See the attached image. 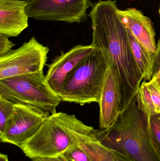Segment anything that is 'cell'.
I'll return each mask as SVG.
<instances>
[{
    "label": "cell",
    "instance_id": "obj_1",
    "mask_svg": "<svg viewBox=\"0 0 160 161\" xmlns=\"http://www.w3.org/2000/svg\"><path fill=\"white\" fill-rule=\"evenodd\" d=\"M91 43L103 54L116 82L120 111L129 107L137 95L143 77L133 57L128 31L118 12L116 0H100L92 4Z\"/></svg>",
    "mask_w": 160,
    "mask_h": 161
},
{
    "label": "cell",
    "instance_id": "obj_2",
    "mask_svg": "<svg viewBox=\"0 0 160 161\" xmlns=\"http://www.w3.org/2000/svg\"><path fill=\"white\" fill-rule=\"evenodd\" d=\"M93 137L103 146L131 161H160L150 133V117L140 107L137 95L113 125L95 129Z\"/></svg>",
    "mask_w": 160,
    "mask_h": 161
},
{
    "label": "cell",
    "instance_id": "obj_3",
    "mask_svg": "<svg viewBox=\"0 0 160 161\" xmlns=\"http://www.w3.org/2000/svg\"><path fill=\"white\" fill-rule=\"evenodd\" d=\"M94 129L74 114L56 112L50 114L36 133L19 147L31 159L55 157L80 144Z\"/></svg>",
    "mask_w": 160,
    "mask_h": 161
},
{
    "label": "cell",
    "instance_id": "obj_4",
    "mask_svg": "<svg viewBox=\"0 0 160 161\" xmlns=\"http://www.w3.org/2000/svg\"><path fill=\"white\" fill-rule=\"evenodd\" d=\"M108 69L103 54L95 47L66 78L59 93L62 101L81 106L99 103Z\"/></svg>",
    "mask_w": 160,
    "mask_h": 161
},
{
    "label": "cell",
    "instance_id": "obj_5",
    "mask_svg": "<svg viewBox=\"0 0 160 161\" xmlns=\"http://www.w3.org/2000/svg\"><path fill=\"white\" fill-rule=\"evenodd\" d=\"M0 97L14 104L37 108L54 114L62 102L46 82L43 72L0 80Z\"/></svg>",
    "mask_w": 160,
    "mask_h": 161
},
{
    "label": "cell",
    "instance_id": "obj_6",
    "mask_svg": "<svg viewBox=\"0 0 160 161\" xmlns=\"http://www.w3.org/2000/svg\"><path fill=\"white\" fill-rule=\"evenodd\" d=\"M49 48L35 37L0 57V80L43 71Z\"/></svg>",
    "mask_w": 160,
    "mask_h": 161
},
{
    "label": "cell",
    "instance_id": "obj_7",
    "mask_svg": "<svg viewBox=\"0 0 160 161\" xmlns=\"http://www.w3.org/2000/svg\"><path fill=\"white\" fill-rule=\"evenodd\" d=\"M90 0H34L28 3V17L40 20L80 23L87 20Z\"/></svg>",
    "mask_w": 160,
    "mask_h": 161
},
{
    "label": "cell",
    "instance_id": "obj_8",
    "mask_svg": "<svg viewBox=\"0 0 160 161\" xmlns=\"http://www.w3.org/2000/svg\"><path fill=\"white\" fill-rule=\"evenodd\" d=\"M50 115L34 107L15 104L13 116L0 134L1 142L19 147L36 133Z\"/></svg>",
    "mask_w": 160,
    "mask_h": 161
},
{
    "label": "cell",
    "instance_id": "obj_9",
    "mask_svg": "<svg viewBox=\"0 0 160 161\" xmlns=\"http://www.w3.org/2000/svg\"><path fill=\"white\" fill-rule=\"evenodd\" d=\"M92 45L78 44L55 57L48 65V71L45 75L46 82L53 91L59 95L62 86L70 73L78 64L94 51Z\"/></svg>",
    "mask_w": 160,
    "mask_h": 161
},
{
    "label": "cell",
    "instance_id": "obj_10",
    "mask_svg": "<svg viewBox=\"0 0 160 161\" xmlns=\"http://www.w3.org/2000/svg\"><path fill=\"white\" fill-rule=\"evenodd\" d=\"M118 12L127 28L150 55L154 56L157 46L156 33L151 19L144 15L141 10L133 8L124 10L119 9Z\"/></svg>",
    "mask_w": 160,
    "mask_h": 161
},
{
    "label": "cell",
    "instance_id": "obj_11",
    "mask_svg": "<svg viewBox=\"0 0 160 161\" xmlns=\"http://www.w3.org/2000/svg\"><path fill=\"white\" fill-rule=\"evenodd\" d=\"M27 4L21 0H0V34L17 37L28 27Z\"/></svg>",
    "mask_w": 160,
    "mask_h": 161
},
{
    "label": "cell",
    "instance_id": "obj_12",
    "mask_svg": "<svg viewBox=\"0 0 160 161\" xmlns=\"http://www.w3.org/2000/svg\"><path fill=\"white\" fill-rule=\"evenodd\" d=\"M100 107L99 127L106 129L111 126L120 114V97L116 82L109 69L102 87Z\"/></svg>",
    "mask_w": 160,
    "mask_h": 161
},
{
    "label": "cell",
    "instance_id": "obj_13",
    "mask_svg": "<svg viewBox=\"0 0 160 161\" xmlns=\"http://www.w3.org/2000/svg\"><path fill=\"white\" fill-rule=\"evenodd\" d=\"M80 144L92 161H131L103 146L93 137L92 132L84 137Z\"/></svg>",
    "mask_w": 160,
    "mask_h": 161
},
{
    "label": "cell",
    "instance_id": "obj_14",
    "mask_svg": "<svg viewBox=\"0 0 160 161\" xmlns=\"http://www.w3.org/2000/svg\"><path fill=\"white\" fill-rule=\"evenodd\" d=\"M132 53L136 64L145 81L151 80V70L153 57L137 41L132 32L128 29Z\"/></svg>",
    "mask_w": 160,
    "mask_h": 161
},
{
    "label": "cell",
    "instance_id": "obj_15",
    "mask_svg": "<svg viewBox=\"0 0 160 161\" xmlns=\"http://www.w3.org/2000/svg\"><path fill=\"white\" fill-rule=\"evenodd\" d=\"M137 96L140 107L149 117L156 114L155 106L150 91L147 88V81H143L141 84Z\"/></svg>",
    "mask_w": 160,
    "mask_h": 161
},
{
    "label": "cell",
    "instance_id": "obj_16",
    "mask_svg": "<svg viewBox=\"0 0 160 161\" xmlns=\"http://www.w3.org/2000/svg\"><path fill=\"white\" fill-rule=\"evenodd\" d=\"M15 104L0 97V134L4 131L8 122L13 116Z\"/></svg>",
    "mask_w": 160,
    "mask_h": 161
},
{
    "label": "cell",
    "instance_id": "obj_17",
    "mask_svg": "<svg viewBox=\"0 0 160 161\" xmlns=\"http://www.w3.org/2000/svg\"><path fill=\"white\" fill-rule=\"evenodd\" d=\"M150 129L153 143L160 156V114H155L150 117Z\"/></svg>",
    "mask_w": 160,
    "mask_h": 161
},
{
    "label": "cell",
    "instance_id": "obj_18",
    "mask_svg": "<svg viewBox=\"0 0 160 161\" xmlns=\"http://www.w3.org/2000/svg\"><path fill=\"white\" fill-rule=\"evenodd\" d=\"M63 155L70 161H92L80 144L70 148Z\"/></svg>",
    "mask_w": 160,
    "mask_h": 161
},
{
    "label": "cell",
    "instance_id": "obj_19",
    "mask_svg": "<svg viewBox=\"0 0 160 161\" xmlns=\"http://www.w3.org/2000/svg\"><path fill=\"white\" fill-rule=\"evenodd\" d=\"M147 88L150 91L156 113L160 114V87L156 80L147 82Z\"/></svg>",
    "mask_w": 160,
    "mask_h": 161
},
{
    "label": "cell",
    "instance_id": "obj_20",
    "mask_svg": "<svg viewBox=\"0 0 160 161\" xmlns=\"http://www.w3.org/2000/svg\"><path fill=\"white\" fill-rule=\"evenodd\" d=\"M156 53L153 56L151 70V80H156L160 77V38L157 44Z\"/></svg>",
    "mask_w": 160,
    "mask_h": 161
},
{
    "label": "cell",
    "instance_id": "obj_21",
    "mask_svg": "<svg viewBox=\"0 0 160 161\" xmlns=\"http://www.w3.org/2000/svg\"><path fill=\"white\" fill-rule=\"evenodd\" d=\"M15 46V44L9 40L8 36L0 34V57L10 52Z\"/></svg>",
    "mask_w": 160,
    "mask_h": 161
},
{
    "label": "cell",
    "instance_id": "obj_22",
    "mask_svg": "<svg viewBox=\"0 0 160 161\" xmlns=\"http://www.w3.org/2000/svg\"><path fill=\"white\" fill-rule=\"evenodd\" d=\"M31 161H70L64 155H60L55 157L49 158H36Z\"/></svg>",
    "mask_w": 160,
    "mask_h": 161
},
{
    "label": "cell",
    "instance_id": "obj_23",
    "mask_svg": "<svg viewBox=\"0 0 160 161\" xmlns=\"http://www.w3.org/2000/svg\"><path fill=\"white\" fill-rule=\"evenodd\" d=\"M0 161H8L7 155L3 154H0Z\"/></svg>",
    "mask_w": 160,
    "mask_h": 161
},
{
    "label": "cell",
    "instance_id": "obj_24",
    "mask_svg": "<svg viewBox=\"0 0 160 161\" xmlns=\"http://www.w3.org/2000/svg\"><path fill=\"white\" fill-rule=\"evenodd\" d=\"M156 80H157V82H158V83L160 87V77L158 78L157 79H156Z\"/></svg>",
    "mask_w": 160,
    "mask_h": 161
},
{
    "label": "cell",
    "instance_id": "obj_25",
    "mask_svg": "<svg viewBox=\"0 0 160 161\" xmlns=\"http://www.w3.org/2000/svg\"><path fill=\"white\" fill-rule=\"evenodd\" d=\"M21 1H24V2H27V3H29L34 1V0H21Z\"/></svg>",
    "mask_w": 160,
    "mask_h": 161
},
{
    "label": "cell",
    "instance_id": "obj_26",
    "mask_svg": "<svg viewBox=\"0 0 160 161\" xmlns=\"http://www.w3.org/2000/svg\"><path fill=\"white\" fill-rule=\"evenodd\" d=\"M159 14L160 17V5L159 9Z\"/></svg>",
    "mask_w": 160,
    "mask_h": 161
}]
</instances>
